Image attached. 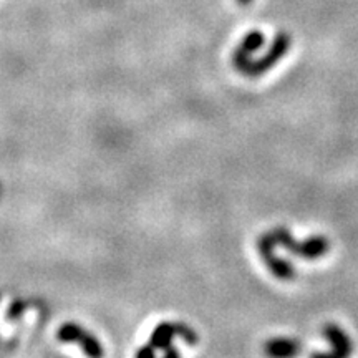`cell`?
<instances>
[{
  "instance_id": "cell-1",
  "label": "cell",
  "mask_w": 358,
  "mask_h": 358,
  "mask_svg": "<svg viewBox=\"0 0 358 358\" xmlns=\"http://www.w3.org/2000/svg\"><path fill=\"white\" fill-rule=\"evenodd\" d=\"M267 234L275 249H285L292 256L306 259V261H317V259L325 257L332 248L329 237L324 234H313L303 241H297L285 226H275L274 229L267 231Z\"/></svg>"
},
{
  "instance_id": "cell-2",
  "label": "cell",
  "mask_w": 358,
  "mask_h": 358,
  "mask_svg": "<svg viewBox=\"0 0 358 358\" xmlns=\"http://www.w3.org/2000/svg\"><path fill=\"white\" fill-rule=\"evenodd\" d=\"M290 47H292V38H290V35L285 32H279L274 37V40H272L271 45H268L267 52L259 58L254 57L252 60L244 66L241 75L249 78H257L261 77V75L267 73V71H271L277 64H280V62L284 60V57L287 55Z\"/></svg>"
},
{
  "instance_id": "cell-3",
  "label": "cell",
  "mask_w": 358,
  "mask_h": 358,
  "mask_svg": "<svg viewBox=\"0 0 358 358\" xmlns=\"http://www.w3.org/2000/svg\"><path fill=\"white\" fill-rule=\"evenodd\" d=\"M257 252L262 259L264 266L267 267V271L271 272V274L274 275L277 280L290 282V280L295 279V275H297V271H295L294 264H290L289 261H285V259L277 256L275 245L272 244L271 237H268L267 232H264V234L259 236Z\"/></svg>"
},
{
  "instance_id": "cell-4",
  "label": "cell",
  "mask_w": 358,
  "mask_h": 358,
  "mask_svg": "<svg viewBox=\"0 0 358 358\" xmlns=\"http://www.w3.org/2000/svg\"><path fill=\"white\" fill-rule=\"evenodd\" d=\"M322 335L329 342L330 348L327 352H313L310 358H350L353 353L352 337L338 324H325Z\"/></svg>"
},
{
  "instance_id": "cell-5",
  "label": "cell",
  "mask_w": 358,
  "mask_h": 358,
  "mask_svg": "<svg viewBox=\"0 0 358 358\" xmlns=\"http://www.w3.org/2000/svg\"><path fill=\"white\" fill-rule=\"evenodd\" d=\"M57 337L60 342H75L78 343V347L82 348L87 358H103L105 352H103V347L95 335L90 334L87 329L80 327L77 324H65L58 329Z\"/></svg>"
},
{
  "instance_id": "cell-6",
  "label": "cell",
  "mask_w": 358,
  "mask_h": 358,
  "mask_svg": "<svg viewBox=\"0 0 358 358\" xmlns=\"http://www.w3.org/2000/svg\"><path fill=\"white\" fill-rule=\"evenodd\" d=\"M266 45V37L261 30H252L245 37L241 40V43L237 45L232 52V65L239 71L244 70V66L249 64L250 58L254 57V53H257L261 48Z\"/></svg>"
},
{
  "instance_id": "cell-7",
  "label": "cell",
  "mask_w": 358,
  "mask_h": 358,
  "mask_svg": "<svg viewBox=\"0 0 358 358\" xmlns=\"http://www.w3.org/2000/svg\"><path fill=\"white\" fill-rule=\"evenodd\" d=\"M301 352L302 343L295 337H274L264 343L267 358H295Z\"/></svg>"
},
{
  "instance_id": "cell-8",
  "label": "cell",
  "mask_w": 358,
  "mask_h": 358,
  "mask_svg": "<svg viewBox=\"0 0 358 358\" xmlns=\"http://www.w3.org/2000/svg\"><path fill=\"white\" fill-rule=\"evenodd\" d=\"M136 358H156V352L153 350V347L148 343V345L141 347L140 350L136 352Z\"/></svg>"
},
{
  "instance_id": "cell-9",
  "label": "cell",
  "mask_w": 358,
  "mask_h": 358,
  "mask_svg": "<svg viewBox=\"0 0 358 358\" xmlns=\"http://www.w3.org/2000/svg\"><path fill=\"white\" fill-rule=\"evenodd\" d=\"M237 2H239L241 6H249V3H252V0H237Z\"/></svg>"
}]
</instances>
